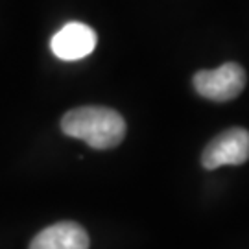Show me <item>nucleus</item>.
<instances>
[{
	"label": "nucleus",
	"instance_id": "obj_1",
	"mask_svg": "<svg viewBox=\"0 0 249 249\" xmlns=\"http://www.w3.org/2000/svg\"><path fill=\"white\" fill-rule=\"evenodd\" d=\"M61 129L94 150H111L124 141L125 120L115 109L87 106L72 109L63 116Z\"/></svg>",
	"mask_w": 249,
	"mask_h": 249
},
{
	"label": "nucleus",
	"instance_id": "obj_2",
	"mask_svg": "<svg viewBox=\"0 0 249 249\" xmlns=\"http://www.w3.org/2000/svg\"><path fill=\"white\" fill-rule=\"evenodd\" d=\"M246 71L238 63H225L214 71H199L194 76V89L213 102L234 100L246 87Z\"/></svg>",
	"mask_w": 249,
	"mask_h": 249
},
{
	"label": "nucleus",
	"instance_id": "obj_3",
	"mask_svg": "<svg viewBox=\"0 0 249 249\" xmlns=\"http://www.w3.org/2000/svg\"><path fill=\"white\" fill-rule=\"evenodd\" d=\"M248 159L249 131L244 127H231L214 137L201 155V162L207 170H216L225 164H244Z\"/></svg>",
	"mask_w": 249,
	"mask_h": 249
},
{
	"label": "nucleus",
	"instance_id": "obj_4",
	"mask_svg": "<svg viewBox=\"0 0 249 249\" xmlns=\"http://www.w3.org/2000/svg\"><path fill=\"white\" fill-rule=\"evenodd\" d=\"M50 48L63 61H78L96 48V32L83 22H69L52 37Z\"/></svg>",
	"mask_w": 249,
	"mask_h": 249
},
{
	"label": "nucleus",
	"instance_id": "obj_5",
	"mask_svg": "<svg viewBox=\"0 0 249 249\" xmlns=\"http://www.w3.org/2000/svg\"><path fill=\"white\" fill-rule=\"evenodd\" d=\"M87 231L76 222H59L41 231L30 244V249H89Z\"/></svg>",
	"mask_w": 249,
	"mask_h": 249
}]
</instances>
